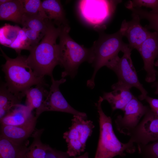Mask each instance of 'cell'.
Listing matches in <instances>:
<instances>
[{"instance_id":"83f0119b","label":"cell","mask_w":158,"mask_h":158,"mask_svg":"<svg viewBox=\"0 0 158 158\" xmlns=\"http://www.w3.org/2000/svg\"><path fill=\"white\" fill-rule=\"evenodd\" d=\"M144 6L154 11L158 8V0H133L130 1L126 7L130 9L132 8H140Z\"/></svg>"},{"instance_id":"d6a6232c","label":"cell","mask_w":158,"mask_h":158,"mask_svg":"<svg viewBox=\"0 0 158 158\" xmlns=\"http://www.w3.org/2000/svg\"><path fill=\"white\" fill-rule=\"evenodd\" d=\"M151 110L153 111L155 115L158 117V109L153 110Z\"/></svg>"},{"instance_id":"d6986e66","label":"cell","mask_w":158,"mask_h":158,"mask_svg":"<svg viewBox=\"0 0 158 158\" xmlns=\"http://www.w3.org/2000/svg\"><path fill=\"white\" fill-rule=\"evenodd\" d=\"M27 144H16L0 134V158H22L27 149Z\"/></svg>"},{"instance_id":"30bf717a","label":"cell","mask_w":158,"mask_h":158,"mask_svg":"<svg viewBox=\"0 0 158 158\" xmlns=\"http://www.w3.org/2000/svg\"><path fill=\"white\" fill-rule=\"evenodd\" d=\"M129 140L137 147L158 140V117L149 109L131 133Z\"/></svg>"},{"instance_id":"ffe728a7","label":"cell","mask_w":158,"mask_h":158,"mask_svg":"<svg viewBox=\"0 0 158 158\" xmlns=\"http://www.w3.org/2000/svg\"><path fill=\"white\" fill-rule=\"evenodd\" d=\"M22 99L11 92L5 83L1 82L0 87V120L13 108L20 104Z\"/></svg>"},{"instance_id":"8992f818","label":"cell","mask_w":158,"mask_h":158,"mask_svg":"<svg viewBox=\"0 0 158 158\" xmlns=\"http://www.w3.org/2000/svg\"><path fill=\"white\" fill-rule=\"evenodd\" d=\"M94 128L92 121L73 115L71 126L63 136L67 144L66 152L70 157H75L85 151L87 141Z\"/></svg>"},{"instance_id":"e575fe53","label":"cell","mask_w":158,"mask_h":158,"mask_svg":"<svg viewBox=\"0 0 158 158\" xmlns=\"http://www.w3.org/2000/svg\"><path fill=\"white\" fill-rule=\"evenodd\" d=\"M10 0H0V5L8 2Z\"/></svg>"},{"instance_id":"4dcf8cb0","label":"cell","mask_w":158,"mask_h":158,"mask_svg":"<svg viewBox=\"0 0 158 158\" xmlns=\"http://www.w3.org/2000/svg\"><path fill=\"white\" fill-rule=\"evenodd\" d=\"M145 100L149 103L152 110L158 109V99L147 96Z\"/></svg>"},{"instance_id":"6da1fadb","label":"cell","mask_w":158,"mask_h":158,"mask_svg":"<svg viewBox=\"0 0 158 158\" xmlns=\"http://www.w3.org/2000/svg\"><path fill=\"white\" fill-rule=\"evenodd\" d=\"M49 20L45 33L39 43L32 48L27 61L35 75L44 78L53 77L55 67L60 63V56L57 39L59 37L62 26L56 27Z\"/></svg>"},{"instance_id":"9a60e30c","label":"cell","mask_w":158,"mask_h":158,"mask_svg":"<svg viewBox=\"0 0 158 158\" xmlns=\"http://www.w3.org/2000/svg\"><path fill=\"white\" fill-rule=\"evenodd\" d=\"M26 105L18 104L0 120L1 125L19 126L30 121L35 116Z\"/></svg>"},{"instance_id":"44dd1931","label":"cell","mask_w":158,"mask_h":158,"mask_svg":"<svg viewBox=\"0 0 158 158\" xmlns=\"http://www.w3.org/2000/svg\"><path fill=\"white\" fill-rule=\"evenodd\" d=\"M44 130L43 129L35 130L31 136L33 141L22 158H45L47 145L43 144L41 140Z\"/></svg>"},{"instance_id":"1f68e13d","label":"cell","mask_w":158,"mask_h":158,"mask_svg":"<svg viewBox=\"0 0 158 158\" xmlns=\"http://www.w3.org/2000/svg\"><path fill=\"white\" fill-rule=\"evenodd\" d=\"M73 158H89L88 152H85L83 154L78 157H75Z\"/></svg>"},{"instance_id":"ac0fdd59","label":"cell","mask_w":158,"mask_h":158,"mask_svg":"<svg viewBox=\"0 0 158 158\" xmlns=\"http://www.w3.org/2000/svg\"><path fill=\"white\" fill-rule=\"evenodd\" d=\"M48 85H38L26 90L25 104L32 111L39 108L46 99L49 93L45 87Z\"/></svg>"},{"instance_id":"2e32d148","label":"cell","mask_w":158,"mask_h":158,"mask_svg":"<svg viewBox=\"0 0 158 158\" xmlns=\"http://www.w3.org/2000/svg\"><path fill=\"white\" fill-rule=\"evenodd\" d=\"M42 6L48 19L58 26H69L61 1L58 0H44Z\"/></svg>"},{"instance_id":"52a82bcc","label":"cell","mask_w":158,"mask_h":158,"mask_svg":"<svg viewBox=\"0 0 158 158\" xmlns=\"http://www.w3.org/2000/svg\"><path fill=\"white\" fill-rule=\"evenodd\" d=\"M133 49L128 45L122 51L123 56L118 58L109 68L116 74L118 81L131 88L135 87L141 92L138 98L140 100H145L147 92L140 82L131 57Z\"/></svg>"},{"instance_id":"4fadbf2b","label":"cell","mask_w":158,"mask_h":158,"mask_svg":"<svg viewBox=\"0 0 158 158\" xmlns=\"http://www.w3.org/2000/svg\"><path fill=\"white\" fill-rule=\"evenodd\" d=\"M37 118L35 116L29 122L21 126L1 125L0 134L17 144L28 143L27 140L35 130Z\"/></svg>"},{"instance_id":"5bb4252c","label":"cell","mask_w":158,"mask_h":158,"mask_svg":"<svg viewBox=\"0 0 158 158\" xmlns=\"http://www.w3.org/2000/svg\"><path fill=\"white\" fill-rule=\"evenodd\" d=\"M113 91L104 92L102 97L110 104L112 110L123 111L126 105L134 97L130 91L131 88L118 81L111 86Z\"/></svg>"},{"instance_id":"f1b7e54d","label":"cell","mask_w":158,"mask_h":158,"mask_svg":"<svg viewBox=\"0 0 158 158\" xmlns=\"http://www.w3.org/2000/svg\"><path fill=\"white\" fill-rule=\"evenodd\" d=\"M22 29L28 39L32 48L37 45L44 37L30 28H23Z\"/></svg>"},{"instance_id":"7a4b0ae2","label":"cell","mask_w":158,"mask_h":158,"mask_svg":"<svg viewBox=\"0 0 158 158\" xmlns=\"http://www.w3.org/2000/svg\"><path fill=\"white\" fill-rule=\"evenodd\" d=\"M6 62L1 66L5 74L6 84L8 89L15 95L23 98L26 90L34 85H48L44 78L37 76L28 65L27 57L20 54L15 58L8 57L0 48Z\"/></svg>"},{"instance_id":"8d00e7d4","label":"cell","mask_w":158,"mask_h":158,"mask_svg":"<svg viewBox=\"0 0 158 158\" xmlns=\"http://www.w3.org/2000/svg\"><path fill=\"white\" fill-rule=\"evenodd\" d=\"M154 66L158 67V60H157L154 62Z\"/></svg>"},{"instance_id":"9c48e42d","label":"cell","mask_w":158,"mask_h":158,"mask_svg":"<svg viewBox=\"0 0 158 158\" xmlns=\"http://www.w3.org/2000/svg\"><path fill=\"white\" fill-rule=\"evenodd\" d=\"M149 109L134 97L125 106L123 116L118 115L115 119L117 130L120 133L129 136Z\"/></svg>"},{"instance_id":"484cf974","label":"cell","mask_w":158,"mask_h":158,"mask_svg":"<svg viewBox=\"0 0 158 158\" xmlns=\"http://www.w3.org/2000/svg\"><path fill=\"white\" fill-rule=\"evenodd\" d=\"M8 47L14 49L18 54H20L21 51L23 50L30 51L32 48L24 31L21 28L16 38Z\"/></svg>"},{"instance_id":"603a6c76","label":"cell","mask_w":158,"mask_h":158,"mask_svg":"<svg viewBox=\"0 0 158 158\" xmlns=\"http://www.w3.org/2000/svg\"><path fill=\"white\" fill-rule=\"evenodd\" d=\"M24 14L29 16H37L48 18L40 0H22Z\"/></svg>"},{"instance_id":"d4e9b609","label":"cell","mask_w":158,"mask_h":158,"mask_svg":"<svg viewBox=\"0 0 158 158\" xmlns=\"http://www.w3.org/2000/svg\"><path fill=\"white\" fill-rule=\"evenodd\" d=\"M132 11L138 15L140 18L147 20L149 23L145 27L148 30H154L158 34V13H152L140 8H133Z\"/></svg>"},{"instance_id":"8fae6325","label":"cell","mask_w":158,"mask_h":158,"mask_svg":"<svg viewBox=\"0 0 158 158\" xmlns=\"http://www.w3.org/2000/svg\"><path fill=\"white\" fill-rule=\"evenodd\" d=\"M138 51L143 59L144 69L146 72L145 81L148 83L155 81L157 73L154 68V60L158 56V34L151 32L142 43Z\"/></svg>"},{"instance_id":"4316f807","label":"cell","mask_w":158,"mask_h":158,"mask_svg":"<svg viewBox=\"0 0 158 158\" xmlns=\"http://www.w3.org/2000/svg\"><path fill=\"white\" fill-rule=\"evenodd\" d=\"M137 147L142 158H158V140Z\"/></svg>"},{"instance_id":"ba28073f","label":"cell","mask_w":158,"mask_h":158,"mask_svg":"<svg viewBox=\"0 0 158 158\" xmlns=\"http://www.w3.org/2000/svg\"><path fill=\"white\" fill-rule=\"evenodd\" d=\"M51 78V84L48 95L41 107L36 110L35 116L37 118L41 113L45 111H57L79 116L86 119V114L72 107L61 92L59 86L66 81V79L62 78L59 80H55L53 77Z\"/></svg>"},{"instance_id":"5b68a950","label":"cell","mask_w":158,"mask_h":158,"mask_svg":"<svg viewBox=\"0 0 158 158\" xmlns=\"http://www.w3.org/2000/svg\"><path fill=\"white\" fill-rule=\"evenodd\" d=\"M123 36L120 30L112 34H101L91 47L93 56L92 64L94 71L90 79L87 80V86L91 89L95 85V79L98 70L102 67H107L119 57L118 54L122 51L128 44L122 40Z\"/></svg>"},{"instance_id":"e0dca14e","label":"cell","mask_w":158,"mask_h":158,"mask_svg":"<svg viewBox=\"0 0 158 158\" xmlns=\"http://www.w3.org/2000/svg\"><path fill=\"white\" fill-rule=\"evenodd\" d=\"M24 14L22 0H10L0 5L1 20L10 21L20 24Z\"/></svg>"},{"instance_id":"836d02e7","label":"cell","mask_w":158,"mask_h":158,"mask_svg":"<svg viewBox=\"0 0 158 158\" xmlns=\"http://www.w3.org/2000/svg\"><path fill=\"white\" fill-rule=\"evenodd\" d=\"M155 86L156 87V90L155 92V94H158V81L155 83Z\"/></svg>"},{"instance_id":"277c9868","label":"cell","mask_w":158,"mask_h":158,"mask_svg":"<svg viewBox=\"0 0 158 158\" xmlns=\"http://www.w3.org/2000/svg\"><path fill=\"white\" fill-rule=\"evenodd\" d=\"M70 30L69 26H62L58 44L59 65L64 69L61 74L63 78L68 76L73 78L82 63H92L93 59L91 48H86L73 40L69 35Z\"/></svg>"},{"instance_id":"7402d4cb","label":"cell","mask_w":158,"mask_h":158,"mask_svg":"<svg viewBox=\"0 0 158 158\" xmlns=\"http://www.w3.org/2000/svg\"><path fill=\"white\" fill-rule=\"evenodd\" d=\"M49 20L37 16H29L24 14L20 24L23 28H30L44 36L47 30Z\"/></svg>"},{"instance_id":"3957f363","label":"cell","mask_w":158,"mask_h":158,"mask_svg":"<svg viewBox=\"0 0 158 158\" xmlns=\"http://www.w3.org/2000/svg\"><path fill=\"white\" fill-rule=\"evenodd\" d=\"M104 100L100 96L95 103L98 113L99 135L95 158H112L117 156H125L126 153L135 152L134 143L129 140L123 143L118 139L114 132L111 118L106 115L102 107Z\"/></svg>"},{"instance_id":"d590c367","label":"cell","mask_w":158,"mask_h":158,"mask_svg":"<svg viewBox=\"0 0 158 158\" xmlns=\"http://www.w3.org/2000/svg\"><path fill=\"white\" fill-rule=\"evenodd\" d=\"M150 12L152 13H158V8H157L154 11H151Z\"/></svg>"},{"instance_id":"cb8c5ba5","label":"cell","mask_w":158,"mask_h":158,"mask_svg":"<svg viewBox=\"0 0 158 158\" xmlns=\"http://www.w3.org/2000/svg\"><path fill=\"white\" fill-rule=\"evenodd\" d=\"M20 28L6 24L1 28L0 44L8 47L16 38Z\"/></svg>"},{"instance_id":"f546056e","label":"cell","mask_w":158,"mask_h":158,"mask_svg":"<svg viewBox=\"0 0 158 158\" xmlns=\"http://www.w3.org/2000/svg\"><path fill=\"white\" fill-rule=\"evenodd\" d=\"M70 157L66 152L55 150L47 145L45 158H69Z\"/></svg>"},{"instance_id":"7c38bea8","label":"cell","mask_w":158,"mask_h":158,"mask_svg":"<svg viewBox=\"0 0 158 158\" xmlns=\"http://www.w3.org/2000/svg\"><path fill=\"white\" fill-rule=\"evenodd\" d=\"M132 19L129 21L124 20L119 30L123 36L128 40L130 47L138 51L142 43L147 39L151 32L140 23V18L137 14L132 13Z\"/></svg>"}]
</instances>
